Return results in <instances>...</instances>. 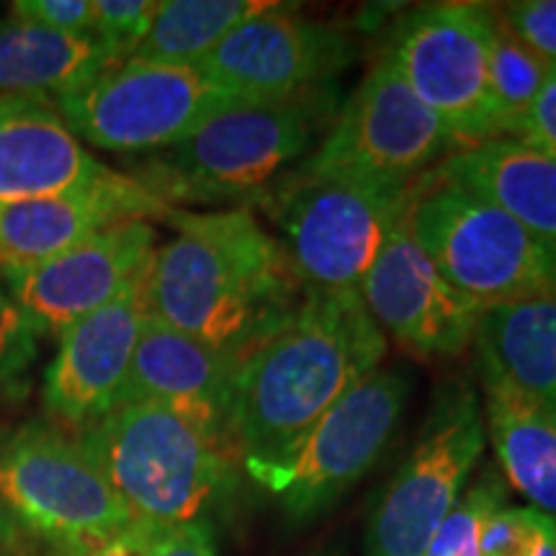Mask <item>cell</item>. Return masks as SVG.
Segmentation results:
<instances>
[{"instance_id":"cell-1","label":"cell","mask_w":556,"mask_h":556,"mask_svg":"<svg viewBox=\"0 0 556 556\" xmlns=\"http://www.w3.org/2000/svg\"><path fill=\"white\" fill-rule=\"evenodd\" d=\"M176 238L155 248L148 312L157 323L217 348L238 366L294 315L304 287L281 242L250 208L165 217Z\"/></svg>"},{"instance_id":"cell-2","label":"cell","mask_w":556,"mask_h":556,"mask_svg":"<svg viewBox=\"0 0 556 556\" xmlns=\"http://www.w3.org/2000/svg\"><path fill=\"white\" fill-rule=\"evenodd\" d=\"M387 336L361 291H309L238 366L229 435L240 464L281 458L340 397L374 374Z\"/></svg>"},{"instance_id":"cell-3","label":"cell","mask_w":556,"mask_h":556,"mask_svg":"<svg viewBox=\"0 0 556 556\" xmlns=\"http://www.w3.org/2000/svg\"><path fill=\"white\" fill-rule=\"evenodd\" d=\"M75 438L137 523L206 520L235 484L232 441L176 409L119 405Z\"/></svg>"},{"instance_id":"cell-4","label":"cell","mask_w":556,"mask_h":556,"mask_svg":"<svg viewBox=\"0 0 556 556\" xmlns=\"http://www.w3.org/2000/svg\"><path fill=\"white\" fill-rule=\"evenodd\" d=\"M325 106L317 96L235 103L139 165L137 180L160 201L250 204L266 197L291 165L307 157Z\"/></svg>"},{"instance_id":"cell-5","label":"cell","mask_w":556,"mask_h":556,"mask_svg":"<svg viewBox=\"0 0 556 556\" xmlns=\"http://www.w3.org/2000/svg\"><path fill=\"white\" fill-rule=\"evenodd\" d=\"M409 225L435 268L482 309L556 294V242L435 170L417 184Z\"/></svg>"},{"instance_id":"cell-6","label":"cell","mask_w":556,"mask_h":556,"mask_svg":"<svg viewBox=\"0 0 556 556\" xmlns=\"http://www.w3.org/2000/svg\"><path fill=\"white\" fill-rule=\"evenodd\" d=\"M420 178L381 184L289 170L270 186L261 206L276 222L278 242L304 289L361 291L389 232L413 206Z\"/></svg>"},{"instance_id":"cell-7","label":"cell","mask_w":556,"mask_h":556,"mask_svg":"<svg viewBox=\"0 0 556 556\" xmlns=\"http://www.w3.org/2000/svg\"><path fill=\"white\" fill-rule=\"evenodd\" d=\"M0 500L24 533L67 552L137 523L78 438L39 420L0 438Z\"/></svg>"},{"instance_id":"cell-8","label":"cell","mask_w":556,"mask_h":556,"mask_svg":"<svg viewBox=\"0 0 556 556\" xmlns=\"http://www.w3.org/2000/svg\"><path fill=\"white\" fill-rule=\"evenodd\" d=\"M409 400V379L397 368H377L340 397L287 454L245 464L255 484L281 500L291 520H312L377 464L397 430Z\"/></svg>"},{"instance_id":"cell-9","label":"cell","mask_w":556,"mask_h":556,"mask_svg":"<svg viewBox=\"0 0 556 556\" xmlns=\"http://www.w3.org/2000/svg\"><path fill=\"white\" fill-rule=\"evenodd\" d=\"M484 417L467 379L438 392L420 438L379 497L366 528V556H422L467 492L484 451Z\"/></svg>"},{"instance_id":"cell-10","label":"cell","mask_w":556,"mask_h":556,"mask_svg":"<svg viewBox=\"0 0 556 556\" xmlns=\"http://www.w3.org/2000/svg\"><path fill=\"white\" fill-rule=\"evenodd\" d=\"M238 101L199 65L129 60L54 106L73 135L109 152H160Z\"/></svg>"},{"instance_id":"cell-11","label":"cell","mask_w":556,"mask_h":556,"mask_svg":"<svg viewBox=\"0 0 556 556\" xmlns=\"http://www.w3.org/2000/svg\"><path fill=\"white\" fill-rule=\"evenodd\" d=\"M454 152L446 127L384 52L340 109L328 137L291 170L312 178L413 184Z\"/></svg>"},{"instance_id":"cell-12","label":"cell","mask_w":556,"mask_h":556,"mask_svg":"<svg viewBox=\"0 0 556 556\" xmlns=\"http://www.w3.org/2000/svg\"><path fill=\"white\" fill-rule=\"evenodd\" d=\"M495 9L438 3L407 16L387 54L409 90L441 119L456 152L500 137L490 99Z\"/></svg>"},{"instance_id":"cell-13","label":"cell","mask_w":556,"mask_h":556,"mask_svg":"<svg viewBox=\"0 0 556 556\" xmlns=\"http://www.w3.org/2000/svg\"><path fill=\"white\" fill-rule=\"evenodd\" d=\"M351 60L345 34L276 3L227 34L199 67L238 101L270 103L317 93Z\"/></svg>"},{"instance_id":"cell-14","label":"cell","mask_w":556,"mask_h":556,"mask_svg":"<svg viewBox=\"0 0 556 556\" xmlns=\"http://www.w3.org/2000/svg\"><path fill=\"white\" fill-rule=\"evenodd\" d=\"M361 299L381 332L417 358L467 351L484 312L428 258L413 235L409 208L361 283Z\"/></svg>"},{"instance_id":"cell-15","label":"cell","mask_w":556,"mask_h":556,"mask_svg":"<svg viewBox=\"0 0 556 556\" xmlns=\"http://www.w3.org/2000/svg\"><path fill=\"white\" fill-rule=\"evenodd\" d=\"M155 255V229L129 219L90 235L80 245L39 266L3 276L5 291L34 328L62 336L90 312L101 309L131 281L148 274Z\"/></svg>"},{"instance_id":"cell-16","label":"cell","mask_w":556,"mask_h":556,"mask_svg":"<svg viewBox=\"0 0 556 556\" xmlns=\"http://www.w3.org/2000/svg\"><path fill=\"white\" fill-rule=\"evenodd\" d=\"M144 287L148 274L62 332L45 377V407L54 420L83 430L114 409L150 315Z\"/></svg>"},{"instance_id":"cell-17","label":"cell","mask_w":556,"mask_h":556,"mask_svg":"<svg viewBox=\"0 0 556 556\" xmlns=\"http://www.w3.org/2000/svg\"><path fill=\"white\" fill-rule=\"evenodd\" d=\"M173 206L135 176L106 170L93 184L52 199L0 204V278L52 261L90 235L129 219H165Z\"/></svg>"},{"instance_id":"cell-18","label":"cell","mask_w":556,"mask_h":556,"mask_svg":"<svg viewBox=\"0 0 556 556\" xmlns=\"http://www.w3.org/2000/svg\"><path fill=\"white\" fill-rule=\"evenodd\" d=\"M235 374L238 361L232 356L148 315L114 407L150 402L176 409L201 428L232 441L229 407Z\"/></svg>"},{"instance_id":"cell-19","label":"cell","mask_w":556,"mask_h":556,"mask_svg":"<svg viewBox=\"0 0 556 556\" xmlns=\"http://www.w3.org/2000/svg\"><path fill=\"white\" fill-rule=\"evenodd\" d=\"M106 170L88 155L54 101L0 96V204L62 197Z\"/></svg>"},{"instance_id":"cell-20","label":"cell","mask_w":556,"mask_h":556,"mask_svg":"<svg viewBox=\"0 0 556 556\" xmlns=\"http://www.w3.org/2000/svg\"><path fill=\"white\" fill-rule=\"evenodd\" d=\"M435 173L556 242V152L518 137H497L454 152Z\"/></svg>"},{"instance_id":"cell-21","label":"cell","mask_w":556,"mask_h":556,"mask_svg":"<svg viewBox=\"0 0 556 556\" xmlns=\"http://www.w3.org/2000/svg\"><path fill=\"white\" fill-rule=\"evenodd\" d=\"M484 430L500 469L536 510L556 518V402L533 397L505 379L479 371Z\"/></svg>"},{"instance_id":"cell-22","label":"cell","mask_w":556,"mask_h":556,"mask_svg":"<svg viewBox=\"0 0 556 556\" xmlns=\"http://www.w3.org/2000/svg\"><path fill=\"white\" fill-rule=\"evenodd\" d=\"M96 37H75L13 16L0 18V96L58 101L109 73Z\"/></svg>"},{"instance_id":"cell-23","label":"cell","mask_w":556,"mask_h":556,"mask_svg":"<svg viewBox=\"0 0 556 556\" xmlns=\"http://www.w3.org/2000/svg\"><path fill=\"white\" fill-rule=\"evenodd\" d=\"M471 343L477 371L556 402V294L484 309Z\"/></svg>"},{"instance_id":"cell-24","label":"cell","mask_w":556,"mask_h":556,"mask_svg":"<svg viewBox=\"0 0 556 556\" xmlns=\"http://www.w3.org/2000/svg\"><path fill=\"white\" fill-rule=\"evenodd\" d=\"M274 5V0H165L131 60L199 65L227 34Z\"/></svg>"},{"instance_id":"cell-25","label":"cell","mask_w":556,"mask_h":556,"mask_svg":"<svg viewBox=\"0 0 556 556\" xmlns=\"http://www.w3.org/2000/svg\"><path fill=\"white\" fill-rule=\"evenodd\" d=\"M552 62L526 45L503 13L495 9V31L490 47V99L500 137H518V129L546 83Z\"/></svg>"},{"instance_id":"cell-26","label":"cell","mask_w":556,"mask_h":556,"mask_svg":"<svg viewBox=\"0 0 556 556\" xmlns=\"http://www.w3.org/2000/svg\"><path fill=\"white\" fill-rule=\"evenodd\" d=\"M503 484L492 471H486L477 484H471L464 492L422 556H482V552H479V531H482L484 520L497 507H503Z\"/></svg>"},{"instance_id":"cell-27","label":"cell","mask_w":556,"mask_h":556,"mask_svg":"<svg viewBox=\"0 0 556 556\" xmlns=\"http://www.w3.org/2000/svg\"><path fill=\"white\" fill-rule=\"evenodd\" d=\"M556 546V518L536 507H497L479 531L482 556H544Z\"/></svg>"},{"instance_id":"cell-28","label":"cell","mask_w":556,"mask_h":556,"mask_svg":"<svg viewBox=\"0 0 556 556\" xmlns=\"http://www.w3.org/2000/svg\"><path fill=\"white\" fill-rule=\"evenodd\" d=\"M160 0H93V37L109 54L111 67L135 58L155 21Z\"/></svg>"},{"instance_id":"cell-29","label":"cell","mask_w":556,"mask_h":556,"mask_svg":"<svg viewBox=\"0 0 556 556\" xmlns=\"http://www.w3.org/2000/svg\"><path fill=\"white\" fill-rule=\"evenodd\" d=\"M37 336L29 317L9 296V291L0 287V387L9 384L26 368L31 366L37 356Z\"/></svg>"},{"instance_id":"cell-30","label":"cell","mask_w":556,"mask_h":556,"mask_svg":"<svg viewBox=\"0 0 556 556\" xmlns=\"http://www.w3.org/2000/svg\"><path fill=\"white\" fill-rule=\"evenodd\" d=\"M9 16L60 34L93 37V0H16Z\"/></svg>"},{"instance_id":"cell-31","label":"cell","mask_w":556,"mask_h":556,"mask_svg":"<svg viewBox=\"0 0 556 556\" xmlns=\"http://www.w3.org/2000/svg\"><path fill=\"white\" fill-rule=\"evenodd\" d=\"M500 13L531 50L556 65V0H518Z\"/></svg>"},{"instance_id":"cell-32","label":"cell","mask_w":556,"mask_h":556,"mask_svg":"<svg viewBox=\"0 0 556 556\" xmlns=\"http://www.w3.org/2000/svg\"><path fill=\"white\" fill-rule=\"evenodd\" d=\"M142 556H222L206 520L180 526L144 523Z\"/></svg>"},{"instance_id":"cell-33","label":"cell","mask_w":556,"mask_h":556,"mask_svg":"<svg viewBox=\"0 0 556 556\" xmlns=\"http://www.w3.org/2000/svg\"><path fill=\"white\" fill-rule=\"evenodd\" d=\"M518 139L556 152V65H552L536 101L520 124Z\"/></svg>"},{"instance_id":"cell-34","label":"cell","mask_w":556,"mask_h":556,"mask_svg":"<svg viewBox=\"0 0 556 556\" xmlns=\"http://www.w3.org/2000/svg\"><path fill=\"white\" fill-rule=\"evenodd\" d=\"M144 552V523H135L119 536L90 546L80 556H142Z\"/></svg>"},{"instance_id":"cell-35","label":"cell","mask_w":556,"mask_h":556,"mask_svg":"<svg viewBox=\"0 0 556 556\" xmlns=\"http://www.w3.org/2000/svg\"><path fill=\"white\" fill-rule=\"evenodd\" d=\"M24 528L18 526V520L13 518V513L0 500V556L16 554L24 546Z\"/></svg>"},{"instance_id":"cell-36","label":"cell","mask_w":556,"mask_h":556,"mask_svg":"<svg viewBox=\"0 0 556 556\" xmlns=\"http://www.w3.org/2000/svg\"><path fill=\"white\" fill-rule=\"evenodd\" d=\"M47 556H80V552H67V548H52Z\"/></svg>"},{"instance_id":"cell-37","label":"cell","mask_w":556,"mask_h":556,"mask_svg":"<svg viewBox=\"0 0 556 556\" xmlns=\"http://www.w3.org/2000/svg\"><path fill=\"white\" fill-rule=\"evenodd\" d=\"M544 556H556V546H554V548H548V552H546Z\"/></svg>"}]
</instances>
